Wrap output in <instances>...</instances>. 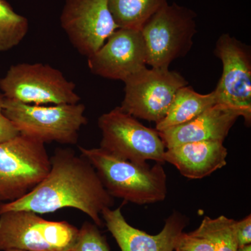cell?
Masks as SVG:
<instances>
[{"label":"cell","mask_w":251,"mask_h":251,"mask_svg":"<svg viewBox=\"0 0 251 251\" xmlns=\"http://www.w3.org/2000/svg\"><path fill=\"white\" fill-rule=\"evenodd\" d=\"M50 160V169L42 181L21 199L0 204V214L16 210L44 214L73 208L101 227L102 211L112 208L114 198L104 187L94 166L70 148L56 149Z\"/></svg>","instance_id":"obj_1"},{"label":"cell","mask_w":251,"mask_h":251,"mask_svg":"<svg viewBox=\"0 0 251 251\" xmlns=\"http://www.w3.org/2000/svg\"><path fill=\"white\" fill-rule=\"evenodd\" d=\"M81 154L95 168L112 198L125 202L152 204L166 199L167 175L162 163L140 165L114 156L103 149L78 146Z\"/></svg>","instance_id":"obj_2"},{"label":"cell","mask_w":251,"mask_h":251,"mask_svg":"<svg viewBox=\"0 0 251 251\" xmlns=\"http://www.w3.org/2000/svg\"><path fill=\"white\" fill-rule=\"evenodd\" d=\"M85 110V105L80 103L46 106L5 99L3 115L20 134L44 144L76 145L81 128L88 122Z\"/></svg>","instance_id":"obj_3"},{"label":"cell","mask_w":251,"mask_h":251,"mask_svg":"<svg viewBox=\"0 0 251 251\" xmlns=\"http://www.w3.org/2000/svg\"><path fill=\"white\" fill-rule=\"evenodd\" d=\"M196 18L192 10L167 3L149 18L141 28L147 64L169 69L175 59L186 55L197 32Z\"/></svg>","instance_id":"obj_4"},{"label":"cell","mask_w":251,"mask_h":251,"mask_svg":"<svg viewBox=\"0 0 251 251\" xmlns=\"http://www.w3.org/2000/svg\"><path fill=\"white\" fill-rule=\"evenodd\" d=\"M50 169V160L42 142L19 134L0 143V204L24 197Z\"/></svg>","instance_id":"obj_5"},{"label":"cell","mask_w":251,"mask_h":251,"mask_svg":"<svg viewBox=\"0 0 251 251\" xmlns=\"http://www.w3.org/2000/svg\"><path fill=\"white\" fill-rule=\"evenodd\" d=\"M76 86L59 69L49 64L21 63L9 68L0 79L5 99L36 105L80 103Z\"/></svg>","instance_id":"obj_6"},{"label":"cell","mask_w":251,"mask_h":251,"mask_svg":"<svg viewBox=\"0 0 251 251\" xmlns=\"http://www.w3.org/2000/svg\"><path fill=\"white\" fill-rule=\"evenodd\" d=\"M79 229L67 221H48L27 210L0 214V251H70Z\"/></svg>","instance_id":"obj_7"},{"label":"cell","mask_w":251,"mask_h":251,"mask_svg":"<svg viewBox=\"0 0 251 251\" xmlns=\"http://www.w3.org/2000/svg\"><path fill=\"white\" fill-rule=\"evenodd\" d=\"M100 148L114 156L137 164L148 161L164 164V144L158 130L148 128L120 106L100 115Z\"/></svg>","instance_id":"obj_8"},{"label":"cell","mask_w":251,"mask_h":251,"mask_svg":"<svg viewBox=\"0 0 251 251\" xmlns=\"http://www.w3.org/2000/svg\"><path fill=\"white\" fill-rule=\"evenodd\" d=\"M124 82L122 110L156 125L166 117L176 92L188 85L181 74L166 68H145Z\"/></svg>","instance_id":"obj_9"},{"label":"cell","mask_w":251,"mask_h":251,"mask_svg":"<svg viewBox=\"0 0 251 251\" xmlns=\"http://www.w3.org/2000/svg\"><path fill=\"white\" fill-rule=\"evenodd\" d=\"M214 54L221 59L223 73L215 92L217 103L235 110L251 123V54L249 46L228 34L216 43Z\"/></svg>","instance_id":"obj_10"},{"label":"cell","mask_w":251,"mask_h":251,"mask_svg":"<svg viewBox=\"0 0 251 251\" xmlns=\"http://www.w3.org/2000/svg\"><path fill=\"white\" fill-rule=\"evenodd\" d=\"M60 23L71 44L87 58L120 28L108 0H66Z\"/></svg>","instance_id":"obj_11"},{"label":"cell","mask_w":251,"mask_h":251,"mask_svg":"<svg viewBox=\"0 0 251 251\" xmlns=\"http://www.w3.org/2000/svg\"><path fill=\"white\" fill-rule=\"evenodd\" d=\"M87 65L94 75L125 82L148 65L141 30L119 28L87 58Z\"/></svg>","instance_id":"obj_12"},{"label":"cell","mask_w":251,"mask_h":251,"mask_svg":"<svg viewBox=\"0 0 251 251\" xmlns=\"http://www.w3.org/2000/svg\"><path fill=\"white\" fill-rule=\"evenodd\" d=\"M122 206L105 208L101 218L122 251H174L180 234L187 225V218L174 212L166 219L161 232L151 235L135 228L126 221Z\"/></svg>","instance_id":"obj_13"},{"label":"cell","mask_w":251,"mask_h":251,"mask_svg":"<svg viewBox=\"0 0 251 251\" xmlns=\"http://www.w3.org/2000/svg\"><path fill=\"white\" fill-rule=\"evenodd\" d=\"M240 117L235 110L216 103L191 121L158 132L166 149L200 141L224 142Z\"/></svg>","instance_id":"obj_14"},{"label":"cell","mask_w":251,"mask_h":251,"mask_svg":"<svg viewBox=\"0 0 251 251\" xmlns=\"http://www.w3.org/2000/svg\"><path fill=\"white\" fill-rule=\"evenodd\" d=\"M227 156L224 142H193L167 149L164 161L176 167L185 177L198 179L224 168Z\"/></svg>","instance_id":"obj_15"},{"label":"cell","mask_w":251,"mask_h":251,"mask_svg":"<svg viewBox=\"0 0 251 251\" xmlns=\"http://www.w3.org/2000/svg\"><path fill=\"white\" fill-rule=\"evenodd\" d=\"M217 103L215 92L198 93L188 85L176 92L166 117L156 125L158 131L186 123Z\"/></svg>","instance_id":"obj_16"},{"label":"cell","mask_w":251,"mask_h":251,"mask_svg":"<svg viewBox=\"0 0 251 251\" xmlns=\"http://www.w3.org/2000/svg\"><path fill=\"white\" fill-rule=\"evenodd\" d=\"M110 12L120 28L139 29L167 0H108Z\"/></svg>","instance_id":"obj_17"},{"label":"cell","mask_w":251,"mask_h":251,"mask_svg":"<svg viewBox=\"0 0 251 251\" xmlns=\"http://www.w3.org/2000/svg\"><path fill=\"white\" fill-rule=\"evenodd\" d=\"M236 223L233 219L221 216L216 219L204 218L201 226L193 231L198 235L209 239L214 251H237L239 249Z\"/></svg>","instance_id":"obj_18"},{"label":"cell","mask_w":251,"mask_h":251,"mask_svg":"<svg viewBox=\"0 0 251 251\" xmlns=\"http://www.w3.org/2000/svg\"><path fill=\"white\" fill-rule=\"evenodd\" d=\"M29 28L27 18L17 14L6 0H0V52L19 45Z\"/></svg>","instance_id":"obj_19"},{"label":"cell","mask_w":251,"mask_h":251,"mask_svg":"<svg viewBox=\"0 0 251 251\" xmlns=\"http://www.w3.org/2000/svg\"><path fill=\"white\" fill-rule=\"evenodd\" d=\"M70 251H110L106 239L97 225L86 221L81 226Z\"/></svg>","instance_id":"obj_20"},{"label":"cell","mask_w":251,"mask_h":251,"mask_svg":"<svg viewBox=\"0 0 251 251\" xmlns=\"http://www.w3.org/2000/svg\"><path fill=\"white\" fill-rule=\"evenodd\" d=\"M175 251H214L209 239L195 233L182 232L176 242Z\"/></svg>","instance_id":"obj_21"},{"label":"cell","mask_w":251,"mask_h":251,"mask_svg":"<svg viewBox=\"0 0 251 251\" xmlns=\"http://www.w3.org/2000/svg\"><path fill=\"white\" fill-rule=\"evenodd\" d=\"M238 245L242 248L249 245L251 243V216L249 214L242 221L236 223Z\"/></svg>","instance_id":"obj_22"},{"label":"cell","mask_w":251,"mask_h":251,"mask_svg":"<svg viewBox=\"0 0 251 251\" xmlns=\"http://www.w3.org/2000/svg\"><path fill=\"white\" fill-rule=\"evenodd\" d=\"M19 132L7 117H0V143H4L19 135Z\"/></svg>","instance_id":"obj_23"},{"label":"cell","mask_w":251,"mask_h":251,"mask_svg":"<svg viewBox=\"0 0 251 251\" xmlns=\"http://www.w3.org/2000/svg\"><path fill=\"white\" fill-rule=\"evenodd\" d=\"M4 95L0 92V117L4 115H3V105H4Z\"/></svg>","instance_id":"obj_24"},{"label":"cell","mask_w":251,"mask_h":251,"mask_svg":"<svg viewBox=\"0 0 251 251\" xmlns=\"http://www.w3.org/2000/svg\"><path fill=\"white\" fill-rule=\"evenodd\" d=\"M237 251H251V245L245 246V247L242 248H239Z\"/></svg>","instance_id":"obj_25"},{"label":"cell","mask_w":251,"mask_h":251,"mask_svg":"<svg viewBox=\"0 0 251 251\" xmlns=\"http://www.w3.org/2000/svg\"><path fill=\"white\" fill-rule=\"evenodd\" d=\"M4 251H27L19 250V249H9V250H6Z\"/></svg>","instance_id":"obj_26"}]
</instances>
